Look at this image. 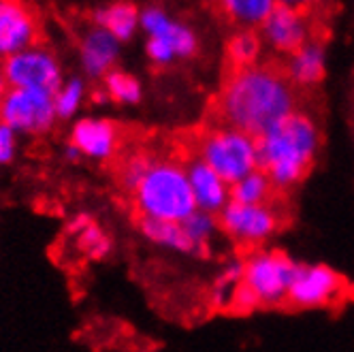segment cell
I'll return each instance as SVG.
<instances>
[{"instance_id":"cell-19","label":"cell","mask_w":354,"mask_h":352,"mask_svg":"<svg viewBox=\"0 0 354 352\" xmlns=\"http://www.w3.org/2000/svg\"><path fill=\"white\" fill-rule=\"evenodd\" d=\"M216 9L241 28H257L273 11L275 0H214Z\"/></svg>"},{"instance_id":"cell-14","label":"cell","mask_w":354,"mask_h":352,"mask_svg":"<svg viewBox=\"0 0 354 352\" xmlns=\"http://www.w3.org/2000/svg\"><path fill=\"white\" fill-rule=\"evenodd\" d=\"M139 26L149 35L171 43L177 58H190L196 52V37L184 24L173 21L162 9L149 7L139 13Z\"/></svg>"},{"instance_id":"cell-23","label":"cell","mask_w":354,"mask_h":352,"mask_svg":"<svg viewBox=\"0 0 354 352\" xmlns=\"http://www.w3.org/2000/svg\"><path fill=\"white\" fill-rule=\"evenodd\" d=\"M105 92L111 100L122 105H135L141 100V84L124 71H109L105 75Z\"/></svg>"},{"instance_id":"cell-13","label":"cell","mask_w":354,"mask_h":352,"mask_svg":"<svg viewBox=\"0 0 354 352\" xmlns=\"http://www.w3.org/2000/svg\"><path fill=\"white\" fill-rule=\"evenodd\" d=\"M184 167L188 173V182H190V190L194 196L196 210L218 216L226 205L231 203V184L224 182L220 175L198 156L188 160Z\"/></svg>"},{"instance_id":"cell-15","label":"cell","mask_w":354,"mask_h":352,"mask_svg":"<svg viewBox=\"0 0 354 352\" xmlns=\"http://www.w3.org/2000/svg\"><path fill=\"white\" fill-rule=\"evenodd\" d=\"M120 52V41L105 28H92L82 41V62L90 77H105L113 68Z\"/></svg>"},{"instance_id":"cell-27","label":"cell","mask_w":354,"mask_h":352,"mask_svg":"<svg viewBox=\"0 0 354 352\" xmlns=\"http://www.w3.org/2000/svg\"><path fill=\"white\" fill-rule=\"evenodd\" d=\"M15 152H17L15 131L11 127H7L5 122H0V167L13 163Z\"/></svg>"},{"instance_id":"cell-26","label":"cell","mask_w":354,"mask_h":352,"mask_svg":"<svg viewBox=\"0 0 354 352\" xmlns=\"http://www.w3.org/2000/svg\"><path fill=\"white\" fill-rule=\"evenodd\" d=\"M84 100V84L80 80H71L66 84H62L58 88V92L54 94V103H56V115L58 118H71L75 115V111L80 109Z\"/></svg>"},{"instance_id":"cell-10","label":"cell","mask_w":354,"mask_h":352,"mask_svg":"<svg viewBox=\"0 0 354 352\" xmlns=\"http://www.w3.org/2000/svg\"><path fill=\"white\" fill-rule=\"evenodd\" d=\"M39 39L37 19L21 0H0V56L7 58Z\"/></svg>"},{"instance_id":"cell-28","label":"cell","mask_w":354,"mask_h":352,"mask_svg":"<svg viewBox=\"0 0 354 352\" xmlns=\"http://www.w3.org/2000/svg\"><path fill=\"white\" fill-rule=\"evenodd\" d=\"M231 308L245 314V312H252L259 308V301L254 297V293H252L243 282H239L235 288H233V295H231Z\"/></svg>"},{"instance_id":"cell-31","label":"cell","mask_w":354,"mask_h":352,"mask_svg":"<svg viewBox=\"0 0 354 352\" xmlns=\"http://www.w3.org/2000/svg\"><path fill=\"white\" fill-rule=\"evenodd\" d=\"M352 293H354V288H352Z\"/></svg>"},{"instance_id":"cell-3","label":"cell","mask_w":354,"mask_h":352,"mask_svg":"<svg viewBox=\"0 0 354 352\" xmlns=\"http://www.w3.org/2000/svg\"><path fill=\"white\" fill-rule=\"evenodd\" d=\"M131 198L139 218L182 222L196 210L186 167L171 158L154 156Z\"/></svg>"},{"instance_id":"cell-2","label":"cell","mask_w":354,"mask_h":352,"mask_svg":"<svg viewBox=\"0 0 354 352\" xmlns=\"http://www.w3.org/2000/svg\"><path fill=\"white\" fill-rule=\"evenodd\" d=\"M259 169L273 188L286 190L308 175L320 145V135L310 115L292 111L259 139Z\"/></svg>"},{"instance_id":"cell-12","label":"cell","mask_w":354,"mask_h":352,"mask_svg":"<svg viewBox=\"0 0 354 352\" xmlns=\"http://www.w3.org/2000/svg\"><path fill=\"white\" fill-rule=\"evenodd\" d=\"M71 145L90 160H111L120 149V131L113 122L100 118L80 120L71 131Z\"/></svg>"},{"instance_id":"cell-25","label":"cell","mask_w":354,"mask_h":352,"mask_svg":"<svg viewBox=\"0 0 354 352\" xmlns=\"http://www.w3.org/2000/svg\"><path fill=\"white\" fill-rule=\"evenodd\" d=\"M151 160L154 156L151 154H145V152H137V154H131L126 156L118 169V184L122 186L124 192H133L137 188V184L141 182V178L145 175V171L149 169Z\"/></svg>"},{"instance_id":"cell-16","label":"cell","mask_w":354,"mask_h":352,"mask_svg":"<svg viewBox=\"0 0 354 352\" xmlns=\"http://www.w3.org/2000/svg\"><path fill=\"white\" fill-rule=\"evenodd\" d=\"M324 47L314 41H306L292 54H288V64L284 73L292 86H314L324 77Z\"/></svg>"},{"instance_id":"cell-5","label":"cell","mask_w":354,"mask_h":352,"mask_svg":"<svg viewBox=\"0 0 354 352\" xmlns=\"http://www.w3.org/2000/svg\"><path fill=\"white\" fill-rule=\"evenodd\" d=\"M297 265V261L277 250H257L243 261L241 282L254 293L259 306H280L288 301Z\"/></svg>"},{"instance_id":"cell-18","label":"cell","mask_w":354,"mask_h":352,"mask_svg":"<svg viewBox=\"0 0 354 352\" xmlns=\"http://www.w3.org/2000/svg\"><path fill=\"white\" fill-rule=\"evenodd\" d=\"M68 233L77 237V248L90 261H107L113 252V239L92 220L77 216L68 224Z\"/></svg>"},{"instance_id":"cell-30","label":"cell","mask_w":354,"mask_h":352,"mask_svg":"<svg viewBox=\"0 0 354 352\" xmlns=\"http://www.w3.org/2000/svg\"><path fill=\"white\" fill-rule=\"evenodd\" d=\"M312 3H318V0H297L299 9H301V7H306V5H312Z\"/></svg>"},{"instance_id":"cell-1","label":"cell","mask_w":354,"mask_h":352,"mask_svg":"<svg viewBox=\"0 0 354 352\" xmlns=\"http://www.w3.org/2000/svg\"><path fill=\"white\" fill-rule=\"evenodd\" d=\"M297 96L280 68L252 64L235 68L218 96V113L224 127L261 137L295 111Z\"/></svg>"},{"instance_id":"cell-7","label":"cell","mask_w":354,"mask_h":352,"mask_svg":"<svg viewBox=\"0 0 354 352\" xmlns=\"http://www.w3.org/2000/svg\"><path fill=\"white\" fill-rule=\"evenodd\" d=\"M220 231L239 246L257 248L267 243L280 229V214L269 203L243 205L231 201L220 214Z\"/></svg>"},{"instance_id":"cell-20","label":"cell","mask_w":354,"mask_h":352,"mask_svg":"<svg viewBox=\"0 0 354 352\" xmlns=\"http://www.w3.org/2000/svg\"><path fill=\"white\" fill-rule=\"evenodd\" d=\"M94 21L98 28H105L118 41H129L139 26V11L131 3H113L96 11Z\"/></svg>"},{"instance_id":"cell-22","label":"cell","mask_w":354,"mask_h":352,"mask_svg":"<svg viewBox=\"0 0 354 352\" xmlns=\"http://www.w3.org/2000/svg\"><path fill=\"white\" fill-rule=\"evenodd\" d=\"M273 190L275 188L271 180L267 178V173L257 169L231 186V201L243 203V205H265L269 203Z\"/></svg>"},{"instance_id":"cell-29","label":"cell","mask_w":354,"mask_h":352,"mask_svg":"<svg viewBox=\"0 0 354 352\" xmlns=\"http://www.w3.org/2000/svg\"><path fill=\"white\" fill-rule=\"evenodd\" d=\"M7 88H9V86H7V82H5V75H3V71H0V100H3Z\"/></svg>"},{"instance_id":"cell-4","label":"cell","mask_w":354,"mask_h":352,"mask_svg":"<svg viewBox=\"0 0 354 352\" xmlns=\"http://www.w3.org/2000/svg\"><path fill=\"white\" fill-rule=\"evenodd\" d=\"M196 156L231 186L259 169L257 137L231 127L212 129L198 137Z\"/></svg>"},{"instance_id":"cell-17","label":"cell","mask_w":354,"mask_h":352,"mask_svg":"<svg viewBox=\"0 0 354 352\" xmlns=\"http://www.w3.org/2000/svg\"><path fill=\"white\" fill-rule=\"evenodd\" d=\"M139 235L156 248H162L173 254L184 257H196L194 246L186 237L182 222H169V220H151V218H139L137 220Z\"/></svg>"},{"instance_id":"cell-24","label":"cell","mask_w":354,"mask_h":352,"mask_svg":"<svg viewBox=\"0 0 354 352\" xmlns=\"http://www.w3.org/2000/svg\"><path fill=\"white\" fill-rule=\"evenodd\" d=\"M259 52H261V39L257 37V33L252 30V28L239 30L229 41V58H231L235 68H243V66L257 64Z\"/></svg>"},{"instance_id":"cell-11","label":"cell","mask_w":354,"mask_h":352,"mask_svg":"<svg viewBox=\"0 0 354 352\" xmlns=\"http://www.w3.org/2000/svg\"><path fill=\"white\" fill-rule=\"evenodd\" d=\"M259 28L263 39L273 49L284 54H292L297 47H301L308 41L310 35L308 19L301 13V9L286 7V5H275Z\"/></svg>"},{"instance_id":"cell-8","label":"cell","mask_w":354,"mask_h":352,"mask_svg":"<svg viewBox=\"0 0 354 352\" xmlns=\"http://www.w3.org/2000/svg\"><path fill=\"white\" fill-rule=\"evenodd\" d=\"M3 75L9 88H30L56 94L62 82V68L54 54L41 47H26L7 56L3 62Z\"/></svg>"},{"instance_id":"cell-21","label":"cell","mask_w":354,"mask_h":352,"mask_svg":"<svg viewBox=\"0 0 354 352\" xmlns=\"http://www.w3.org/2000/svg\"><path fill=\"white\" fill-rule=\"evenodd\" d=\"M182 229H184L186 237L190 239V243L194 246L196 257H205L214 237L220 231V222H218L216 214L194 210L188 218L182 220Z\"/></svg>"},{"instance_id":"cell-9","label":"cell","mask_w":354,"mask_h":352,"mask_svg":"<svg viewBox=\"0 0 354 352\" xmlns=\"http://www.w3.org/2000/svg\"><path fill=\"white\" fill-rule=\"evenodd\" d=\"M346 290L342 275L328 265L299 263L288 290V304L299 310H318L337 304Z\"/></svg>"},{"instance_id":"cell-6","label":"cell","mask_w":354,"mask_h":352,"mask_svg":"<svg viewBox=\"0 0 354 352\" xmlns=\"http://www.w3.org/2000/svg\"><path fill=\"white\" fill-rule=\"evenodd\" d=\"M54 94L30 88H7L0 100V122L17 133L41 135L56 122Z\"/></svg>"}]
</instances>
